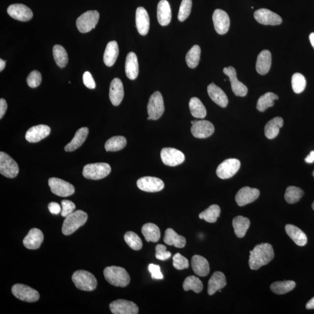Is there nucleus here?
Masks as SVG:
<instances>
[{"label": "nucleus", "instance_id": "1", "mask_svg": "<svg viewBox=\"0 0 314 314\" xmlns=\"http://www.w3.org/2000/svg\"><path fill=\"white\" fill-rule=\"evenodd\" d=\"M250 253L249 266L252 270H258L261 266L267 265L275 256L274 249L269 243L258 244Z\"/></svg>", "mask_w": 314, "mask_h": 314}, {"label": "nucleus", "instance_id": "2", "mask_svg": "<svg viewBox=\"0 0 314 314\" xmlns=\"http://www.w3.org/2000/svg\"><path fill=\"white\" fill-rule=\"evenodd\" d=\"M104 276L110 284L116 287H125L131 281L128 272L120 266H108L104 270Z\"/></svg>", "mask_w": 314, "mask_h": 314}, {"label": "nucleus", "instance_id": "3", "mask_svg": "<svg viewBox=\"0 0 314 314\" xmlns=\"http://www.w3.org/2000/svg\"><path fill=\"white\" fill-rule=\"evenodd\" d=\"M87 214L82 210L72 212L65 217L63 221L62 231L64 235L68 236L74 233L79 228L83 226L87 220Z\"/></svg>", "mask_w": 314, "mask_h": 314}, {"label": "nucleus", "instance_id": "4", "mask_svg": "<svg viewBox=\"0 0 314 314\" xmlns=\"http://www.w3.org/2000/svg\"><path fill=\"white\" fill-rule=\"evenodd\" d=\"M72 281L78 289L91 291L96 289L97 281L94 276L91 273L79 270L74 272L72 277Z\"/></svg>", "mask_w": 314, "mask_h": 314}, {"label": "nucleus", "instance_id": "5", "mask_svg": "<svg viewBox=\"0 0 314 314\" xmlns=\"http://www.w3.org/2000/svg\"><path fill=\"white\" fill-rule=\"evenodd\" d=\"M112 168L109 164L101 163L87 164L83 170L85 178L99 180L107 177L111 173Z\"/></svg>", "mask_w": 314, "mask_h": 314}, {"label": "nucleus", "instance_id": "6", "mask_svg": "<svg viewBox=\"0 0 314 314\" xmlns=\"http://www.w3.org/2000/svg\"><path fill=\"white\" fill-rule=\"evenodd\" d=\"M100 14L97 11H88L79 17L77 20V27L82 33L89 32L96 28L99 20Z\"/></svg>", "mask_w": 314, "mask_h": 314}, {"label": "nucleus", "instance_id": "7", "mask_svg": "<svg viewBox=\"0 0 314 314\" xmlns=\"http://www.w3.org/2000/svg\"><path fill=\"white\" fill-rule=\"evenodd\" d=\"M18 165L13 158L4 152L0 153V173L8 178H14L18 174Z\"/></svg>", "mask_w": 314, "mask_h": 314}, {"label": "nucleus", "instance_id": "8", "mask_svg": "<svg viewBox=\"0 0 314 314\" xmlns=\"http://www.w3.org/2000/svg\"><path fill=\"white\" fill-rule=\"evenodd\" d=\"M165 107L163 97L159 91H155L150 97L147 105V112L151 120H157L163 115Z\"/></svg>", "mask_w": 314, "mask_h": 314}, {"label": "nucleus", "instance_id": "9", "mask_svg": "<svg viewBox=\"0 0 314 314\" xmlns=\"http://www.w3.org/2000/svg\"><path fill=\"white\" fill-rule=\"evenodd\" d=\"M12 293L17 299L28 303L35 302L40 298L37 290L23 284L14 285L12 287Z\"/></svg>", "mask_w": 314, "mask_h": 314}, {"label": "nucleus", "instance_id": "10", "mask_svg": "<svg viewBox=\"0 0 314 314\" xmlns=\"http://www.w3.org/2000/svg\"><path fill=\"white\" fill-rule=\"evenodd\" d=\"M51 191L54 194L60 197H68L74 194L75 189L72 184L57 177H52L49 180Z\"/></svg>", "mask_w": 314, "mask_h": 314}, {"label": "nucleus", "instance_id": "11", "mask_svg": "<svg viewBox=\"0 0 314 314\" xmlns=\"http://www.w3.org/2000/svg\"><path fill=\"white\" fill-rule=\"evenodd\" d=\"M161 158L163 163L167 166L176 167L185 160V155L176 148L167 147L162 149Z\"/></svg>", "mask_w": 314, "mask_h": 314}, {"label": "nucleus", "instance_id": "12", "mask_svg": "<svg viewBox=\"0 0 314 314\" xmlns=\"http://www.w3.org/2000/svg\"><path fill=\"white\" fill-rule=\"evenodd\" d=\"M240 162L235 158H230L222 163L217 168V176L222 179L231 178L240 169Z\"/></svg>", "mask_w": 314, "mask_h": 314}, {"label": "nucleus", "instance_id": "13", "mask_svg": "<svg viewBox=\"0 0 314 314\" xmlns=\"http://www.w3.org/2000/svg\"><path fill=\"white\" fill-rule=\"evenodd\" d=\"M137 186L142 191L154 193L161 191L164 188V183L157 177L145 176L138 180Z\"/></svg>", "mask_w": 314, "mask_h": 314}, {"label": "nucleus", "instance_id": "14", "mask_svg": "<svg viewBox=\"0 0 314 314\" xmlns=\"http://www.w3.org/2000/svg\"><path fill=\"white\" fill-rule=\"evenodd\" d=\"M110 309L114 314H137L139 307L132 301L117 300L110 304Z\"/></svg>", "mask_w": 314, "mask_h": 314}, {"label": "nucleus", "instance_id": "15", "mask_svg": "<svg viewBox=\"0 0 314 314\" xmlns=\"http://www.w3.org/2000/svg\"><path fill=\"white\" fill-rule=\"evenodd\" d=\"M215 30L219 34H226L230 27V19L226 12L220 9H215L212 15Z\"/></svg>", "mask_w": 314, "mask_h": 314}, {"label": "nucleus", "instance_id": "16", "mask_svg": "<svg viewBox=\"0 0 314 314\" xmlns=\"http://www.w3.org/2000/svg\"><path fill=\"white\" fill-rule=\"evenodd\" d=\"M254 17L258 23L265 25H278L282 22L280 16L265 8L257 10Z\"/></svg>", "mask_w": 314, "mask_h": 314}, {"label": "nucleus", "instance_id": "17", "mask_svg": "<svg viewBox=\"0 0 314 314\" xmlns=\"http://www.w3.org/2000/svg\"><path fill=\"white\" fill-rule=\"evenodd\" d=\"M223 71L224 74L229 78L231 90H232L233 93L236 96H246L248 89L245 85L238 80L235 69L232 66H229V67L225 68Z\"/></svg>", "mask_w": 314, "mask_h": 314}, {"label": "nucleus", "instance_id": "18", "mask_svg": "<svg viewBox=\"0 0 314 314\" xmlns=\"http://www.w3.org/2000/svg\"><path fill=\"white\" fill-rule=\"evenodd\" d=\"M214 131L212 123L205 120H197L191 128L192 134L198 139L207 138L213 134Z\"/></svg>", "mask_w": 314, "mask_h": 314}, {"label": "nucleus", "instance_id": "19", "mask_svg": "<svg viewBox=\"0 0 314 314\" xmlns=\"http://www.w3.org/2000/svg\"><path fill=\"white\" fill-rule=\"evenodd\" d=\"M7 12L12 18L18 21L27 22L33 18V12L27 6L22 4L9 5Z\"/></svg>", "mask_w": 314, "mask_h": 314}, {"label": "nucleus", "instance_id": "20", "mask_svg": "<svg viewBox=\"0 0 314 314\" xmlns=\"http://www.w3.org/2000/svg\"><path fill=\"white\" fill-rule=\"evenodd\" d=\"M260 193L259 190L251 188L250 187H244L237 192L235 200L240 207L250 204L258 198Z\"/></svg>", "mask_w": 314, "mask_h": 314}, {"label": "nucleus", "instance_id": "21", "mask_svg": "<svg viewBox=\"0 0 314 314\" xmlns=\"http://www.w3.org/2000/svg\"><path fill=\"white\" fill-rule=\"evenodd\" d=\"M51 129L49 126L39 125L31 127L27 132L25 138L30 143H37L49 136Z\"/></svg>", "mask_w": 314, "mask_h": 314}, {"label": "nucleus", "instance_id": "22", "mask_svg": "<svg viewBox=\"0 0 314 314\" xmlns=\"http://www.w3.org/2000/svg\"><path fill=\"white\" fill-rule=\"evenodd\" d=\"M110 99L114 106H118L121 103L124 97V88L122 82L119 78L114 79L110 84Z\"/></svg>", "mask_w": 314, "mask_h": 314}, {"label": "nucleus", "instance_id": "23", "mask_svg": "<svg viewBox=\"0 0 314 314\" xmlns=\"http://www.w3.org/2000/svg\"><path fill=\"white\" fill-rule=\"evenodd\" d=\"M44 240V235L42 231L37 228H33L29 231L27 236L23 240L24 245L30 250L39 249Z\"/></svg>", "mask_w": 314, "mask_h": 314}, {"label": "nucleus", "instance_id": "24", "mask_svg": "<svg viewBox=\"0 0 314 314\" xmlns=\"http://www.w3.org/2000/svg\"><path fill=\"white\" fill-rule=\"evenodd\" d=\"M136 24L138 32L142 36L146 35L150 28V18L145 9L140 7L136 12Z\"/></svg>", "mask_w": 314, "mask_h": 314}, {"label": "nucleus", "instance_id": "25", "mask_svg": "<svg viewBox=\"0 0 314 314\" xmlns=\"http://www.w3.org/2000/svg\"><path fill=\"white\" fill-rule=\"evenodd\" d=\"M207 91L209 97L215 103L223 108H225L228 104V98L227 94L214 83L209 85L207 87Z\"/></svg>", "mask_w": 314, "mask_h": 314}, {"label": "nucleus", "instance_id": "26", "mask_svg": "<svg viewBox=\"0 0 314 314\" xmlns=\"http://www.w3.org/2000/svg\"><path fill=\"white\" fill-rule=\"evenodd\" d=\"M226 285L227 279L223 273L220 271L215 272L208 281V293L211 296L226 286Z\"/></svg>", "mask_w": 314, "mask_h": 314}, {"label": "nucleus", "instance_id": "27", "mask_svg": "<svg viewBox=\"0 0 314 314\" xmlns=\"http://www.w3.org/2000/svg\"><path fill=\"white\" fill-rule=\"evenodd\" d=\"M272 62L271 53L268 50H263L259 54L256 62V70L259 74L264 75L270 70Z\"/></svg>", "mask_w": 314, "mask_h": 314}, {"label": "nucleus", "instance_id": "28", "mask_svg": "<svg viewBox=\"0 0 314 314\" xmlns=\"http://www.w3.org/2000/svg\"><path fill=\"white\" fill-rule=\"evenodd\" d=\"M157 18L158 21L161 26H167L170 24L171 18H172V13H171L170 3L167 0H161L158 2Z\"/></svg>", "mask_w": 314, "mask_h": 314}, {"label": "nucleus", "instance_id": "29", "mask_svg": "<svg viewBox=\"0 0 314 314\" xmlns=\"http://www.w3.org/2000/svg\"><path fill=\"white\" fill-rule=\"evenodd\" d=\"M192 267L195 274L199 277H206L209 273V265L207 259L199 255H195L192 258Z\"/></svg>", "mask_w": 314, "mask_h": 314}, {"label": "nucleus", "instance_id": "30", "mask_svg": "<svg viewBox=\"0 0 314 314\" xmlns=\"http://www.w3.org/2000/svg\"><path fill=\"white\" fill-rule=\"evenodd\" d=\"M125 72L127 77L135 80L139 74V63L136 54L131 52L127 55L125 62Z\"/></svg>", "mask_w": 314, "mask_h": 314}, {"label": "nucleus", "instance_id": "31", "mask_svg": "<svg viewBox=\"0 0 314 314\" xmlns=\"http://www.w3.org/2000/svg\"><path fill=\"white\" fill-rule=\"evenodd\" d=\"M88 132L89 131L86 127L79 129L76 132L74 138L72 139L71 142L65 147V150L66 152H71L80 147L86 140Z\"/></svg>", "mask_w": 314, "mask_h": 314}, {"label": "nucleus", "instance_id": "32", "mask_svg": "<svg viewBox=\"0 0 314 314\" xmlns=\"http://www.w3.org/2000/svg\"><path fill=\"white\" fill-rule=\"evenodd\" d=\"M285 230L288 236L293 242L299 246H304L307 243L306 234L302 230L294 225L287 224L285 227Z\"/></svg>", "mask_w": 314, "mask_h": 314}, {"label": "nucleus", "instance_id": "33", "mask_svg": "<svg viewBox=\"0 0 314 314\" xmlns=\"http://www.w3.org/2000/svg\"><path fill=\"white\" fill-rule=\"evenodd\" d=\"M164 242L167 245L174 246L177 248H183L186 246L185 237L179 235L175 231L171 228H168L165 233Z\"/></svg>", "mask_w": 314, "mask_h": 314}, {"label": "nucleus", "instance_id": "34", "mask_svg": "<svg viewBox=\"0 0 314 314\" xmlns=\"http://www.w3.org/2000/svg\"><path fill=\"white\" fill-rule=\"evenodd\" d=\"M119 55L118 44L115 41L108 43L104 55V62L107 66H112Z\"/></svg>", "mask_w": 314, "mask_h": 314}, {"label": "nucleus", "instance_id": "35", "mask_svg": "<svg viewBox=\"0 0 314 314\" xmlns=\"http://www.w3.org/2000/svg\"><path fill=\"white\" fill-rule=\"evenodd\" d=\"M284 125V119L276 117L269 120L265 126V135L268 139H275L278 135L280 128Z\"/></svg>", "mask_w": 314, "mask_h": 314}, {"label": "nucleus", "instance_id": "36", "mask_svg": "<svg viewBox=\"0 0 314 314\" xmlns=\"http://www.w3.org/2000/svg\"><path fill=\"white\" fill-rule=\"evenodd\" d=\"M142 232L147 242H157L160 239V228L154 224H144L142 228Z\"/></svg>", "mask_w": 314, "mask_h": 314}, {"label": "nucleus", "instance_id": "37", "mask_svg": "<svg viewBox=\"0 0 314 314\" xmlns=\"http://www.w3.org/2000/svg\"><path fill=\"white\" fill-rule=\"evenodd\" d=\"M234 233L239 238H243L246 235L247 230L250 226V221L248 218L243 216H237L233 219L232 223Z\"/></svg>", "mask_w": 314, "mask_h": 314}, {"label": "nucleus", "instance_id": "38", "mask_svg": "<svg viewBox=\"0 0 314 314\" xmlns=\"http://www.w3.org/2000/svg\"><path fill=\"white\" fill-rule=\"evenodd\" d=\"M190 113L196 118H204L207 115V111L200 100L197 97H193L189 101Z\"/></svg>", "mask_w": 314, "mask_h": 314}, {"label": "nucleus", "instance_id": "39", "mask_svg": "<svg viewBox=\"0 0 314 314\" xmlns=\"http://www.w3.org/2000/svg\"><path fill=\"white\" fill-rule=\"evenodd\" d=\"M279 98L277 94L268 92L260 97L257 104V109L260 112H264L268 108L274 106V101Z\"/></svg>", "mask_w": 314, "mask_h": 314}, {"label": "nucleus", "instance_id": "40", "mask_svg": "<svg viewBox=\"0 0 314 314\" xmlns=\"http://www.w3.org/2000/svg\"><path fill=\"white\" fill-rule=\"evenodd\" d=\"M221 208L218 205H211L210 207L206 209L205 211L199 214V218L201 220H204L208 223H215L220 217Z\"/></svg>", "mask_w": 314, "mask_h": 314}, {"label": "nucleus", "instance_id": "41", "mask_svg": "<svg viewBox=\"0 0 314 314\" xmlns=\"http://www.w3.org/2000/svg\"><path fill=\"white\" fill-rule=\"evenodd\" d=\"M53 53L57 65L61 68L65 67L68 62V56L65 49L59 44H57L53 47Z\"/></svg>", "mask_w": 314, "mask_h": 314}, {"label": "nucleus", "instance_id": "42", "mask_svg": "<svg viewBox=\"0 0 314 314\" xmlns=\"http://www.w3.org/2000/svg\"><path fill=\"white\" fill-rule=\"evenodd\" d=\"M296 283L292 281L276 282L271 285V290L275 294H284L293 290Z\"/></svg>", "mask_w": 314, "mask_h": 314}, {"label": "nucleus", "instance_id": "43", "mask_svg": "<svg viewBox=\"0 0 314 314\" xmlns=\"http://www.w3.org/2000/svg\"><path fill=\"white\" fill-rule=\"evenodd\" d=\"M126 139L123 136H114L108 140L105 144L107 151H117L122 150L126 146Z\"/></svg>", "mask_w": 314, "mask_h": 314}, {"label": "nucleus", "instance_id": "44", "mask_svg": "<svg viewBox=\"0 0 314 314\" xmlns=\"http://www.w3.org/2000/svg\"><path fill=\"white\" fill-rule=\"evenodd\" d=\"M183 287L185 291L193 290L196 293H199L202 290L203 285L199 278L195 276H190L184 281Z\"/></svg>", "mask_w": 314, "mask_h": 314}, {"label": "nucleus", "instance_id": "45", "mask_svg": "<svg viewBox=\"0 0 314 314\" xmlns=\"http://www.w3.org/2000/svg\"><path fill=\"white\" fill-rule=\"evenodd\" d=\"M201 49L198 45L192 47L186 56L187 64L190 68H195L198 65L200 58Z\"/></svg>", "mask_w": 314, "mask_h": 314}, {"label": "nucleus", "instance_id": "46", "mask_svg": "<svg viewBox=\"0 0 314 314\" xmlns=\"http://www.w3.org/2000/svg\"><path fill=\"white\" fill-rule=\"evenodd\" d=\"M303 190L296 186H289L285 192V199L288 204H295L304 196Z\"/></svg>", "mask_w": 314, "mask_h": 314}, {"label": "nucleus", "instance_id": "47", "mask_svg": "<svg viewBox=\"0 0 314 314\" xmlns=\"http://www.w3.org/2000/svg\"><path fill=\"white\" fill-rule=\"evenodd\" d=\"M125 242L133 250L138 251L143 247L142 240L137 234L133 231H127L124 236Z\"/></svg>", "mask_w": 314, "mask_h": 314}, {"label": "nucleus", "instance_id": "48", "mask_svg": "<svg viewBox=\"0 0 314 314\" xmlns=\"http://www.w3.org/2000/svg\"><path fill=\"white\" fill-rule=\"evenodd\" d=\"M306 79L304 75L300 73H296L291 78V85L295 93L300 94L305 89L306 87Z\"/></svg>", "mask_w": 314, "mask_h": 314}, {"label": "nucleus", "instance_id": "49", "mask_svg": "<svg viewBox=\"0 0 314 314\" xmlns=\"http://www.w3.org/2000/svg\"><path fill=\"white\" fill-rule=\"evenodd\" d=\"M192 7V0H182L177 17L179 21H185L188 18L191 12Z\"/></svg>", "mask_w": 314, "mask_h": 314}, {"label": "nucleus", "instance_id": "50", "mask_svg": "<svg viewBox=\"0 0 314 314\" xmlns=\"http://www.w3.org/2000/svg\"><path fill=\"white\" fill-rule=\"evenodd\" d=\"M173 267L177 270H182L184 269L189 268V263L188 259L180 255V253H176L173 257Z\"/></svg>", "mask_w": 314, "mask_h": 314}, {"label": "nucleus", "instance_id": "51", "mask_svg": "<svg viewBox=\"0 0 314 314\" xmlns=\"http://www.w3.org/2000/svg\"><path fill=\"white\" fill-rule=\"evenodd\" d=\"M42 78L40 72L33 71L30 73L27 79V84L30 87L36 88L42 83Z\"/></svg>", "mask_w": 314, "mask_h": 314}, {"label": "nucleus", "instance_id": "52", "mask_svg": "<svg viewBox=\"0 0 314 314\" xmlns=\"http://www.w3.org/2000/svg\"><path fill=\"white\" fill-rule=\"evenodd\" d=\"M171 253L167 251V247L163 244H158L155 247V257L161 261H166L171 257Z\"/></svg>", "mask_w": 314, "mask_h": 314}, {"label": "nucleus", "instance_id": "53", "mask_svg": "<svg viewBox=\"0 0 314 314\" xmlns=\"http://www.w3.org/2000/svg\"><path fill=\"white\" fill-rule=\"evenodd\" d=\"M61 205V215L63 217L68 216L69 214L74 212L76 208V206L74 202L71 201L66 200L62 201Z\"/></svg>", "mask_w": 314, "mask_h": 314}, {"label": "nucleus", "instance_id": "54", "mask_svg": "<svg viewBox=\"0 0 314 314\" xmlns=\"http://www.w3.org/2000/svg\"><path fill=\"white\" fill-rule=\"evenodd\" d=\"M148 271L151 274V278L154 279H163L164 277L161 271L160 266L158 265L151 264L148 265Z\"/></svg>", "mask_w": 314, "mask_h": 314}, {"label": "nucleus", "instance_id": "55", "mask_svg": "<svg viewBox=\"0 0 314 314\" xmlns=\"http://www.w3.org/2000/svg\"><path fill=\"white\" fill-rule=\"evenodd\" d=\"M83 82L84 85L90 89H94L96 88V83L93 77L89 72L86 71L84 73L83 75Z\"/></svg>", "mask_w": 314, "mask_h": 314}, {"label": "nucleus", "instance_id": "56", "mask_svg": "<svg viewBox=\"0 0 314 314\" xmlns=\"http://www.w3.org/2000/svg\"><path fill=\"white\" fill-rule=\"evenodd\" d=\"M48 208L51 213L57 215L61 212L62 208L58 203L55 202H50Z\"/></svg>", "mask_w": 314, "mask_h": 314}, {"label": "nucleus", "instance_id": "57", "mask_svg": "<svg viewBox=\"0 0 314 314\" xmlns=\"http://www.w3.org/2000/svg\"><path fill=\"white\" fill-rule=\"evenodd\" d=\"M7 110V104L4 98L0 99V118L2 119L4 116Z\"/></svg>", "mask_w": 314, "mask_h": 314}, {"label": "nucleus", "instance_id": "58", "mask_svg": "<svg viewBox=\"0 0 314 314\" xmlns=\"http://www.w3.org/2000/svg\"><path fill=\"white\" fill-rule=\"evenodd\" d=\"M305 161L307 163H313L314 161V151L311 152L310 155L306 158Z\"/></svg>", "mask_w": 314, "mask_h": 314}, {"label": "nucleus", "instance_id": "59", "mask_svg": "<svg viewBox=\"0 0 314 314\" xmlns=\"http://www.w3.org/2000/svg\"><path fill=\"white\" fill-rule=\"evenodd\" d=\"M306 309L308 310L314 309V297L307 303Z\"/></svg>", "mask_w": 314, "mask_h": 314}, {"label": "nucleus", "instance_id": "60", "mask_svg": "<svg viewBox=\"0 0 314 314\" xmlns=\"http://www.w3.org/2000/svg\"><path fill=\"white\" fill-rule=\"evenodd\" d=\"M5 61L2 59H0V71H2V70H4L5 67Z\"/></svg>", "mask_w": 314, "mask_h": 314}, {"label": "nucleus", "instance_id": "61", "mask_svg": "<svg viewBox=\"0 0 314 314\" xmlns=\"http://www.w3.org/2000/svg\"><path fill=\"white\" fill-rule=\"evenodd\" d=\"M309 39L314 49V33H312L310 34Z\"/></svg>", "mask_w": 314, "mask_h": 314}, {"label": "nucleus", "instance_id": "62", "mask_svg": "<svg viewBox=\"0 0 314 314\" xmlns=\"http://www.w3.org/2000/svg\"><path fill=\"white\" fill-rule=\"evenodd\" d=\"M312 208H313V209L314 210V202L313 203V204H312Z\"/></svg>", "mask_w": 314, "mask_h": 314}, {"label": "nucleus", "instance_id": "63", "mask_svg": "<svg viewBox=\"0 0 314 314\" xmlns=\"http://www.w3.org/2000/svg\"><path fill=\"white\" fill-rule=\"evenodd\" d=\"M313 176H314V172H313Z\"/></svg>", "mask_w": 314, "mask_h": 314}]
</instances>
